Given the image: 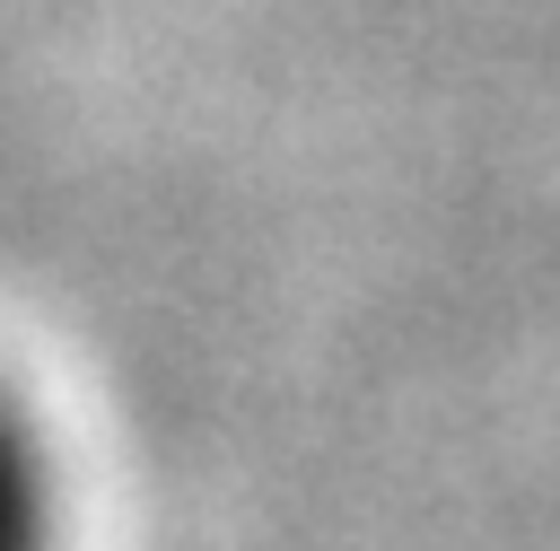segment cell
Returning <instances> with one entry per match:
<instances>
[{
    "label": "cell",
    "mask_w": 560,
    "mask_h": 551,
    "mask_svg": "<svg viewBox=\"0 0 560 551\" xmlns=\"http://www.w3.org/2000/svg\"><path fill=\"white\" fill-rule=\"evenodd\" d=\"M0 551H61V481L35 420L0 394Z\"/></svg>",
    "instance_id": "6da1fadb"
}]
</instances>
